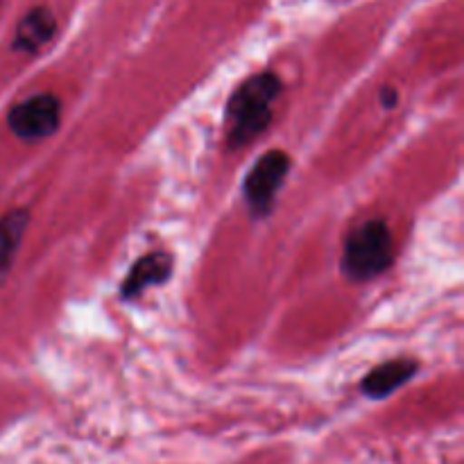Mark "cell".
<instances>
[{
  "label": "cell",
  "mask_w": 464,
  "mask_h": 464,
  "mask_svg": "<svg viewBox=\"0 0 464 464\" xmlns=\"http://www.w3.org/2000/svg\"><path fill=\"white\" fill-rule=\"evenodd\" d=\"M284 91L275 72H258L236 89L227 104V143L231 150L252 143L270 127L272 107Z\"/></svg>",
  "instance_id": "6da1fadb"
},
{
  "label": "cell",
  "mask_w": 464,
  "mask_h": 464,
  "mask_svg": "<svg viewBox=\"0 0 464 464\" xmlns=\"http://www.w3.org/2000/svg\"><path fill=\"white\" fill-rule=\"evenodd\" d=\"M394 261V238L383 220L356 227L344 245L343 266L353 281H370L383 275Z\"/></svg>",
  "instance_id": "7a4b0ae2"
},
{
  "label": "cell",
  "mask_w": 464,
  "mask_h": 464,
  "mask_svg": "<svg viewBox=\"0 0 464 464\" xmlns=\"http://www.w3.org/2000/svg\"><path fill=\"white\" fill-rule=\"evenodd\" d=\"M288 170L290 157L285 152H281V150L266 152L256 163H254V168L247 172V179H245L243 186L245 202L249 204L252 213H256V216H267L276 193H279L281 184L285 181Z\"/></svg>",
  "instance_id": "3957f363"
},
{
  "label": "cell",
  "mask_w": 464,
  "mask_h": 464,
  "mask_svg": "<svg viewBox=\"0 0 464 464\" xmlns=\"http://www.w3.org/2000/svg\"><path fill=\"white\" fill-rule=\"evenodd\" d=\"M9 130L23 140L48 139L62 122V102L53 93H39L23 100L9 111Z\"/></svg>",
  "instance_id": "277c9868"
},
{
  "label": "cell",
  "mask_w": 464,
  "mask_h": 464,
  "mask_svg": "<svg viewBox=\"0 0 464 464\" xmlns=\"http://www.w3.org/2000/svg\"><path fill=\"white\" fill-rule=\"evenodd\" d=\"M172 275V256L166 252H152L140 256L139 261L131 266L130 275L125 276V281L121 284V297L125 302L140 297L148 288L152 285L163 284V281L170 279Z\"/></svg>",
  "instance_id": "5b68a950"
},
{
  "label": "cell",
  "mask_w": 464,
  "mask_h": 464,
  "mask_svg": "<svg viewBox=\"0 0 464 464\" xmlns=\"http://www.w3.org/2000/svg\"><path fill=\"white\" fill-rule=\"evenodd\" d=\"M57 32V21L53 12L45 7H34L21 18L14 36V50L18 53H39L45 44H50Z\"/></svg>",
  "instance_id": "8992f818"
},
{
  "label": "cell",
  "mask_w": 464,
  "mask_h": 464,
  "mask_svg": "<svg viewBox=\"0 0 464 464\" xmlns=\"http://www.w3.org/2000/svg\"><path fill=\"white\" fill-rule=\"evenodd\" d=\"M415 372L417 362L408 361V358H397V361L383 362V365H379L365 376V381H362V392L372 399H385L394 390L406 385L415 376Z\"/></svg>",
  "instance_id": "52a82bcc"
},
{
  "label": "cell",
  "mask_w": 464,
  "mask_h": 464,
  "mask_svg": "<svg viewBox=\"0 0 464 464\" xmlns=\"http://www.w3.org/2000/svg\"><path fill=\"white\" fill-rule=\"evenodd\" d=\"M27 225H30V213L25 208H16V211H9L7 216L0 218V281L12 270V263L16 258L18 247H21Z\"/></svg>",
  "instance_id": "ba28073f"
},
{
  "label": "cell",
  "mask_w": 464,
  "mask_h": 464,
  "mask_svg": "<svg viewBox=\"0 0 464 464\" xmlns=\"http://www.w3.org/2000/svg\"><path fill=\"white\" fill-rule=\"evenodd\" d=\"M381 98H383V107H397V91L390 89V86H385L383 93H381Z\"/></svg>",
  "instance_id": "9c48e42d"
}]
</instances>
